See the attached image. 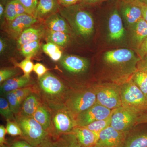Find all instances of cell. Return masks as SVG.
<instances>
[{
  "instance_id": "obj_1",
  "label": "cell",
  "mask_w": 147,
  "mask_h": 147,
  "mask_svg": "<svg viewBox=\"0 0 147 147\" xmlns=\"http://www.w3.org/2000/svg\"><path fill=\"white\" fill-rule=\"evenodd\" d=\"M38 85L43 104L50 110L64 107V104L70 92L65 85L53 74L47 72L38 79Z\"/></svg>"
},
{
  "instance_id": "obj_2",
  "label": "cell",
  "mask_w": 147,
  "mask_h": 147,
  "mask_svg": "<svg viewBox=\"0 0 147 147\" xmlns=\"http://www.w3.org/2000/svg\"><path fill=\"white\" fill-rule=\"evenodd\" d=\"M15 118L22 131L21 138L33 147H37L50 135L32 117L18 113L15 115Z\"/></svg>"
},
{
  "instance_id": "obj_3",
  "label": "cell",
  "mask_w": 147,
  "mask_h": 147,
  "mask_svg": "<svg viewBox=\"0 0 147 147\" xmlns=\"http://www.w3.org/2000/svg\"><path fill=\"white\" fill-rule=\"evenodd\" d=\"M96 102L94 88L70 92L66 99L64 107L75 119L80 113L90 108Z\"/></svg>"
},
{
  "instance_id": "obj_4",
  "label": "cell",
  "mask_w": 147,
  "mask_h": 147,
  "mask_svg": "<svg viewBox=\"0 0 147 147\" xmlns=\"http://www.w3.org/2000/svg\"><path fill=\"white\" fill-rule=\"evenodd\" d=\"M122 106L141 113H147L146 96L132 81L119 88Z\"/></svg>"
},
{
  "instance_id": "obj_5",
  "label": "cell",
  "mask_w": 147,
  "mask_h": 147,
  "mask_svg": "<svg viewBox=\"0 0 147 147\" xmlns=\"http://www.w3.org/2000/svg\"><path fill=\"white\" fill-rule=\"evenodd\" d=\"M60 12L66 19H72L76 30L82 36L87 37L93 32V19L86 11L75 9L71 5L60 9Z\"/></svg>"
},
{
  "instance_id": "obj_6",
  "label": "cell",
  "mask_w": 147,
  "mask_h": 147,
  "mask_svg": "<svg viewBox=\"0 0 147 147\" xmlns=\"http://www.w3.org/2000/svg\"><path fill=\"white\" fill-rule=\"evenodd\" d=\"M51 111V126L49 134L53 140L71 132L77 127L75 119L65 107Z\"/></svg>"
},
{
  "instance_id": "obj_7",
  "label": "cell",
  "mask_w": 147,
  "mask_h": 147,
  "mask_svg": "<svg viewBox=\"0 0 147 147\" xmlns=\"http://www.w3.org/2000/svg\"><path fill=\"white\" fill-rule=\"evenodd\" d=\"M141 113L121 106L112 110L110 126L122 132H129Z\"/></svg>"
},
{
  "instance_id": "obj_8",
  "label": "cell",
  "mask_w": 147,
  "mask_h": 147,
  "mask_svg": "<svg viewBox=\"0 0 147 147\" xmlns=\"http://www.w3.org/2000/svg\"><path fill=\"white\" fill-rule=\"evenodd\" d=\"M96 102L111 110L122 106L119 88L113 85H103L94 88Z\"/></svg>"
},
{
  "instance_id": "obj_9",
  "label": "cell",
  "mask_w": 147,
  "mask_h": 147,
  "mask_svg": "<svg viewBox=\"0 0 147 147\" xmlns=\"http://www.w3.org/2000/svg\"><path fill=\"white\" fill-rule=\"evenodd\" d=\"M112 110L96 102L90 108L80 113L75 119L77 126L83 127L96 121L106 118Z\"/></svg>"
},
{
  "instance_id": "obj_10",
  "label": "cell",
  "mask_w": 147,
  "mask_h": 147,
  "mask_svg": "<svg viewBox=\"0 0 147 147\" xmlns=\"http://www.w3.org/2000/svg\"><path fill=\"white\" fill-rule=\"evenodd\" d=\"M129 132H122L110 126L102 130L99 137L96 147H123Z\"/></svg>"
},
{
  "instance_id": "obj_11",
  "label": "cell",
  "mask_w": 147,
  "mask_h": 147,
  "mask_svg": "<svg viewBox=\"0 0 147 147\" xmlns=\"http://www.w3.org/2000/svg\"><path fill=\"white\" fill-rule=\"evenodd\" d=\"M37 18L27 13L22 14L12 21L9 22V33L13 38L18 37L26 29L36 23Z\"/></svg>"
},
{
  "instance_id": "obj_12",
  "label": "cell",
  "mask_w": 147,
  "mask_h": 147,
  "mask_svg": "<svg viewBox=\"0 0 147 147\" xmlns=\"http://www.w3.org/2000/svg\"><path fill=\"white\" fill-rule=\"evenodd\" d=\"M60 62L65 69L71 73H83L88 67L86 59L75 55H65L62 57Z\"/></svg>"
},
{
  "instance_id": "obj_13",
  "label": "cell",
  "mask_w": 147,
  "mask_h": 147,
  "mask_svg": "<svg viewBox=\"0 0 147 147\" xmlns=\"http://www.w3.org/2000/svg\"><path fill=\"white\" fill-rule=\"evenodd\" d=\"M108 30L111 40H120L124 35L125 29L122 20L117 10L114 11L109 18Z\"/></svg>"
},
{
  "instance_id": "obj_14",
  "label": "cell",
  "mask_w": 147,
  "mask_h": 147,
  "mask_svg": "<svg viewBox=\"0 0 147 147\" xmlns=\"http://www.w3.org/2000/svg\"><path fill=\"white\" fill-rule=\"evenodd\" d=\"M134 57L131 50L127 49H119L110 50L104 55V60L107 63L116 64L125 63L129 61Z\"/></svg>"
},
{
  "instance_id": "obj_15",
  "label": "cell",
  "mask_w": 147,
  "mask_h": 147,
  "mask_svg": "<svg viewBox=\"0 0 147 147\" xmlns=\"http://www.w3.org/2000/svg\"><path fill=\"white\" fill-rule=\"evenodd\" d=\"M71 132L76 136L83 147L94 146L99 137V135L84 127H76Z\"/></svg>"
},
{
  "instance_id": "obj_16",
  "label": "cell",
  "mask_w": 147,
  "mask_h": 147,
  "mask_svg": "<svg viewBox=\"0 0 147 147\" xmlns=\"http://www.w3.org/2000/svg\"><path fill=\"white\" fill-rule=\"evenodd\" d=\"M44 29L39 27H30L24 31L18 37L16 41L18 49L24 44L39 40L45 35Z\"/></svg>"
},
{
  "instance_id": "obj_17",
  "label": "cell",
  "mask_w": 147,
  "mask_h": 147,
  "mask_svg": "<svg viewBox=\"0 0 147 147\" xmlns=\"http://www.w3.org/2000/svg\"><path fill=\"white\" fill-rule=\"evenodd\" d=\"M125 18L129 24H135L143 17L142 3L138 0L128 3L122 9Z\"/></svg>"
},
{
  "instance_id": "obj_18",
  "label": "cell",
  "mask_w": 147,
  "mask_h": 147,
  "mask_svg": "<svg viewBox=\"0 0 147 147\" xmlns=\"http://www.w3.org/2000/svg\"><path fill=\"white\" fill-rule=\"evenodd\" d=\"M46 26L52 30L63 32L67 34L70 32V28L64 18L59 13H54L47 16L45 21Z\"/></svg>"
},
{
  "instance_id": "obj_19",
  "label": "cell",
  "mask_w": 147,
  "mask_h": 147,
  "mask_svg": "<svg viewBox=\"0 0 147 147\" xmlns=\"http://www.w3.org/2000/svg\"><path fill=\"white\" fill-rule=\"evenodd\" d=\"M30 82V77H26L24 75L11 78L1 84V94H5L8 92L27 87Z\"/></svg>"
},
{
  "instance_id": "obj_20",
  "label": "cell",
  "mask_w": 147,
  "mask_h": 147,
  "mask_svg": "<svg viewBox=\"0 0 147 147\" xmlns=\"http://www.w3.org/2000/svg\"><path fill=\"white\" fill-rule=\"evenodd\" d=\"M59 7L58 0H39L34 16L37 19L50 16L55 13Z\"/></svg>"
},
{
  "instance_id": "obj_21",
  "label": "cell",
  "mask_w": 147,
  "mask_h": 147,
  "mask_svg": "<svg viewBox=\"0 0 147 147\" xmlns=\"http://www.w3.org/2000/svg\"><path fill=\"white\" fill-rule=\"evenodd\" d=\"M41 102L36 92L30 94L22 102L19 113L24 115L32 117Z\"/></svg>"
},
{
  "instance_id": "obj_22",
  "label": "cell",
  "mask_w": 147,
  "mask_h": 147,
  "mask_svg": "<svg viewBox=\"0 0 147 147\" xmlns=\"http://www.w3.org/2000/svg\"><path fill=\"white\" fill-rule=\"evenodd\" d=\"M32 117L49 133L51 128L52 117L50 109L43 103H41Z\"/></svg>"
},
{
  "instance_id": "obj_23",
  "label": "cell",
  "mask_w": 147,
  "mask_h": 147,
  "mask_svg": "<svg viewBox=\"0 0 147 147\" xmlns=\"http://www.w3.org/2000/svg\"><path fill=\"white\" fill-rule=\"evenodd\" d=\"M25 13L26 11L19 0H11L6 4L5 17L8 22Z\"/></svg>"
},
{
  "instance_id": "obj_24",
  "label": "cell",
  "mask_w": 147,
  "mask_h": 147,
  "mask_svg": "<svg viewBox=\"0 0 147 147\" xmlns=\"http://www.w3.org/2000/svg\"><path fill=\"white\" fill-rule=\"evenodd\" d=\"M45 35L47 42H52L60 47H64L69 41L68 34L63 32L55 31L48 29L45 32Z\"/></svg>"
},
{
  "instance_id": "obj_25",
  "label": "cell",
  "mask_w": 147,
  "mask_h": 147,
  "mask_svg": "<svg viewBox=\"0 0 147 147\" xmlns=\"http://www.w3.org/2000/svg\"><path fill=\"white\" fill-rule=\"evenodd\" d=\"M53 140L56 147H83L72 132L62 134Z\"/></svg>"
},
{
  "instance_id": "obj_26",
  "label": "cell",
  "mask_w": 147,
  "mask_h": 147,
  "mask_svg": "<svg viewBox=\"0 0 147 147\" xmlns=\"http://www.w3.org/2000/svg\"><path fill=\"white\" fill-rule=\"evenodd\" d=\"M123 147H147V132L129 133Z\"/></svg>"
},
{
  "instance_id": "obj_27",
  "label": "cell",
  "mask_w": 147,
  "mask_h": 147,
  "mask_svg": "<svg viewBox=\"0 0 147 147\" xmlns=\"http://www.w3.org/2000/svg\"><path fill=\"white\" fill-rule=\"evenodd\" d=\"M135 25L134 38L139 47L147 37V22L142 17Z\"/></svg>"
},
{
  "instance_id": "obj_28",
  "label": "cell",
  "mask_w": 147,
  "mask_h": 147,
  "mask_svg": "<svg viewBox=\"0 0 147 147\" xmlns=\"http://www.w3.org/2000/svg\"><path fill=\"white\" fill-rule=\"evenodd\" d=\"M111 116H112V113L111 115L106 118L96 121L88 125L83 127L88 128V129L94 132L96 134L99 135V133L102 130L110 126Z\"/></svg>"
},
{
  "instance_id": "obj_29",
  "label": "cell",
  "mask_w": 147,
  "mask_h": 147,
  "mask_svg": "<svg viewBox=\"0 0 147 147\" xmlns=\"http://www.w3.org/2000/svg\"><path fill=\"white\" fill-rule=\"evenodd\" d=\"M43 52L55 61L60 60L62 57V52L57 46L52 42H47L42 45Z\"/></svg>"
},
{
  "instance_id": "obj_30",
  "label": "cell",
  "mask_w": 147,
  "mask_h": 147,
  "mask_svg": "<svg viewBox=\"0 0 147 147\" xmlns=\"http://www.w3.org/2000/svg\"><path fill=\"white\" fill-rule=\"evenodd\" d=\"M40 40L24 44L21 47V54L25 58H31L34 56L39 50Z\"/></svg>"
},
{
  "instance_id": "obj_31",
  "label": "cell",
  "mask_w": 147,
  "mask_h": 147,
  "mask_svg": "<svg viewBox=\"0 0 147 147\" xmlns=\"http://www.w3.org/2000/svg\"><path fill=\"white\" fill-rule=\"evenodd\" d=\"M133 82L136 84L143 93L147 95V72L138 70L134 74Z\"/></svg>"
},
{
  "instance_id": "obj_32",
  "label": "cell",
  "mask_w": 147,
  "mask_h": 147,
  "mask_svg": "<svg viewBox=\"0 0 147 147\" xmlns=\"http://www.w3.org/2000/svg\"><path fill=\"white\" fill-rule=\"evenodd\" d=\"M0 113L7 121H15V115L11 109L8 101L3 97L0 98Z\"/></svg>"
},
{
  "instance_id": "obj_33",
  "label": "cell",
  "mask_w": 147,
  "mask_h": 147,
  "mask_svg": "<svg viewBox=\"0 0 147 147\" xmlns=\"http://www.w3.org/2000/svg\"><path fill=\"white\" fill-rule=\"evenodd\" d=\"M4 95L9 103L11 109L14 115L18 114L21 110L22 103L19 101L14 91L8 92Z\"/></svg>"
},
{
  "instance_id": "obj_34",
  "label": "cell",
  "mask_w": 147,
  "mask_h": 147,
  "mask_svg": "<svg viewBox=\"0 0 147 147\" xmlns=\"http://www.w3.org/2000/svg\"><path fill=\"white\" fill-rule=\"evenodd\" d=\"M15 65L16 67L21 68L24 72V75L28 77H30V74L33 71L34 66L31 59L29 58H26L19 63H16Z\"/></svg>"
},
{
  "instance_id": "obj_35",
  "label": "cell",
  "mask_w": 147,
  "mask_h": 147,
  "mask_svg": "<svg viewBox=\"0 0 147 147\" xmlns=\"http://www.w3.org/2000/svg\"><path fill=\"white\" fill-rule=\"evenodd\" d=\"M6 128L7 134L11 136H22V130L16 121H7Z\"/></svg>"
},
{
  "instance_id": "obj_36",
  "label": "cell",
  "mask_w": 147,
  "mask_h": 147,
  "mask_svg": "<svg viewBox=\"0 0 147 147\" xmlns=\"http://www.w3.org/2000/svg\"><path fill=\"white\" fill-rule=\"evenodd\" d=\"M27 14L34 16L38 1V0H19Z\"/></svg>"
},
{
  "instance_id": "obj_37",
  "label": "cell",
  "mask_w": 147,
  "mask_h": 147,
  "mask_svg": "<svg viewBox=\"0 0 147 147\" xmlns=\"http://www.w3.org/2000/svg\"><path fill=\"white\" fill-rule=\"evenodd\" d=\"M13 91L19 99V101L22 104L26 98L28 97L29 95L32 93L36 92L34 91L31 88L28 86L18 89Z\"/></svg>"
},
{
  "instance_id": "obj_38",
  "label": "cell",
  "mask_w": 147,
  "mask_h": 147,
  "mask_svg": "<svg viewBox=\"0 0 147 147\" xmlns=\"http://www.w3.org/2000/svg\"><path fill=\"white\" fill-rule=\"evenodd\" d=\"M17 72L15 69H2L0 70V83L1 84L6 80L13 78L17 74Z\"/></svg>"
},
{
  "instance_id": "obj_39",
  "label": "cell",
  "mask_w": 147,
  "mask_h": 147,
  "mask_svg": "<svg viewBox=\"0 0 147 147\" xmlns=\"http://www.w3.org/2000/svg\"><path fill=\"white\" fill-rule=\"evenodd\" d=\"M33 71L36 73L38 79H39L47 73L48 69L42 64L36 63L34 65Z\"/></svg>"
},
{
  "instance_id": "obj_40",
  "label": "cell",
  "mask_w": 147,
  "mask_h": 147,
  "mask_svg": "<svg viewBox=\"0 0 147 147\" xmlns=\"http://www.w3.org/2000/svg\"><path fill=\"white\" fill-rule=\"evenodd\" d=\"M9 147H34L24 139L15 140L11 144Z\"/></svg>"
},
{
  "instance_id": "obj_41",
  "label": "cell",
  "mask_w": 147,
  "mask_h": 147,
  "mask_svg": "<svg viewBox=\"0 0 147 147\" xmlns=\"http://www.w3.org/2000/svg\"><path fill=\"white\" fill-rule=\"evenodd\" d=\"M37 147H56L54 144L53 139L50 135H48Z\"/></svg>"
},
{
  "instance_id": "obj_42",
  "label": "cell",
  "mask_w": 147,
  "mask_h": 147,
  "mask_svg": "<svg viewBox=\"0 0 147 147\" xmlns=\"http://www.w3.org/2000/svg\"><path fill=\"white\" fill-rule=\"evenodd\" d=\"M7 134L6 128L3 125L0 126V146L6 144L7 142L5 140V135Z\"/></svg>"
},
{
  "instance_id": "obj_43",
  "label": "cell",
  "mask_w": 147,
  "mask_h": 147,
  "mask_svg": "<svg viewBox=\"0 0 147 147\" xmlns=\"http://www.w3.org/2000/svg\"><path fill=\"white\" fill-rule=\"evenodd\" d=\"M138 68L139 70L147 72V55L142 58L141 61L139 62Z\"/></svg>"
},
{
  "instance_id": "obj_44",
  "label": "cell",
  "mask_w": 147,
  "mask_h": 147,
  "mask_svg": "<svg viewBox=\"0 0 147 147\" xmlns=\"http://www.w3.org/2000/svg\"><path fill=\"white\" fill-rule=\"evenodd\" d=\"M139 53L142 59L147 55V37L139 47Z\"/></svg>"
},
{
  "instance_id": "obj_45",
  "label": "cell",
  "mask_w": 147,
  "mask_h": 147,
  "mask_svg": "<svg viewBox=\"0 0 147 147\" xmlns=\"http://www.w3.org/2000/svg\"><path fill=\"white\" fill-rule=\"evenodd\" d=\"M78 1V0H58L59 4L65 7L73 5Z\"/></svg>"
},
{
  "instance_id": "obj_46",
  "label": "cell",
  "mask_w": 147,
  "mask_h": 147,
  "mask_svg": "<svg viewBox=\"0 0 147 147\" xmlns=\"http://www.w3.org/2000/svg\"><path fill=\"white\" fill-rule=\"evenodd\" d=\"M142 123H147V113L141 114L137 119L136 125Z\"/></svg>"
},
{
  "instance_id": "obj_47",
  "label": "cell",
  "mask_w": 147,
  "mask_h": 147,
  "mask_svg": "<svg viewBox=\"0 0 147 147\" xmlns=\"http://www.w3.org/2000/svg\"><path fill=\"white\" fill-rule=\"evenodd\" d=\"M143 17L147 22V5L142 4Z\"/></svg>"
},
{
  "instance_id": "obj_48",
  "label": "cell",
  "mask_w": 147,
  "mask_h": 147,
  "mask_svg": "<svg viewBox=\"0 0 147 147\" xmlns=\"http://www.w3.org/2000/svg\"><path fill=\"white\" fill-rule=\"evenodd\" d=\"M6 45L5 42L1 38L0 39V53H3L5 49Z\"/></svg>"
},
{
  "instance_id": "obj_49",
  "label": "cell",
  "mask_w": 147,
  "mask_h": 147,
  "mask_svg": "<svg viewBox=\"0 0 147 147\" xmlns=\"http://www.w3.org/2000/svg\"><path fill=\"white\" fill-rule=\"evenodd\" d=\"M5 8L4 7L2 3H0V17L1 19L2 18L3 16H5Z\"/></svg>"
},
{
  "instance_id": "obj_50",
  "label": "cell",
  "mask_w": 147,
  "mask_h": 147,
  "mask_svg": "<svg viewBox=\"0 0 147 147\" xmlns=\"http://www.w3.org/2000/svg\"><path fill=\"white\" fill-rule=\"evenodd\" d=\"M102 0H84L86 3H97L101 1Z\"/></svg>"
},
{
  "instance_id": "obj_51",
  "label": "cell",
  "mask_w": 147,
  "mask_h": 147,
  "mask_svg": "<svg viewBox=\"0 0 147 147\" xmlns=\"http://www.w3.org/2000/svg\"><path fill=\"white\" fill-rule=\"evenodd\" d=\"M138 1L143 4L147 5V0H138Z\"/></svg>"
},
{
  "instance_id": "obj_52",
  "label": "cell",
  "mask_w": 147,
  "mask_h": 147,
  "mask_svg": "<svg viewBox=\"0 0 147 147\" xmlns=\"http://www.w3.org/2000/svg\"><path fill=\"white\" fill-rule=\"evenodd\" d=\"M123 1L126 2V3H130L133 2H134V1H135V0H123Z\"/></svg>"
},
{
  "instance_id": "obj_53",
  "label": "cell",
  "mask_w": 147,
  "mask_h": 147,
  "mask_svg": "<svg viewBox=\"0 0 147 147\" xmlns=\"http://www.w3.org/2000/svg\"><path fill=\"white\" fill-rule=\"evenodd\" d=\"M0 147H9L8 146H7V145H4L3 146H0Z\"/></svg>"
},
{
  "instance_id": "obj_54",
  "label": "cell",
  "mask_w": 147,
  "mask_h": 147,
  "mask_svg": "<svg viewBox=\"0 0 147 147\" xmlns=\"http://www.w3.org/2000/svg\"><path fill=\"white\" fill-rule=\"evenodd\" d=\"M3 1H4V2H6V4L9 1H11V0H3Z\"/></svg>"
},
{
  "instance_id": "obj_55",
  "label": "cell",
  "mask_w": 147,
  "mask_h": 147,
  "mask_svg": "<svg viewBox=\"0 0 147 147\" xmlns=\"http://www.w3.org/2000/svg\"><path fill=\"white\" fill-rule=\"evenodd\" d=\"M146 97H147V95H146Z\"/></svg>"
},
{
  "instance_id": "obj_56",
  "label": "cell",
  "mask_w": 147,
  "mask_h": 147,
  "mask_svg": "<svg viewBox=\"0 0 147 147\" xmlns=\"http://www.w3.org/2000/svg\"><path fill=\"white\" fill-rule=\"evenodd\" d=\"M95 147V146H94V147Z\"/></svg>"
},
{
  "instance_id": "obj_57",
  "label": "cell",
  "mask_w": 147,
  "mask_h": 147,
  "mask_svg": "<svg viewBox=\"0 0 147 147\" xmlns=\"http://www.w3.org/2000/svg\"><path fill=\"white\" fill-rule=\"evenodd\" d=\"M78 1H80V0H78Z\"/></svg>"
}]
</instances>
